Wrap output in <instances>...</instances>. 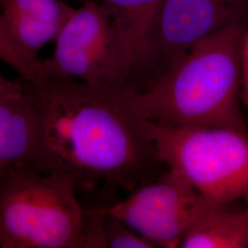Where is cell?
I'll return each instance as SVG.
<instances>
[{
  "mask_svg": "<svg viewBox=\"0 0 248 248\" xmlns=\"http://www.w3.org/2000/svg\"><path fill=\"white\" fill-rule=\"evenodd\" d=\"M113 20L132 66L128 89L142 70L155 33L164 0H98Z\"/></svg>",
  "mask_w": 248,
  "mask_h": 248,
  "instance_id": "8",
  "label": "cell"
},
{
  "mask_svg": "<svg viewBox=\"0 0 248 248\" xmlns=\"http://www.w3.org/2000/svg\"><path fill=\"white\" fill-rule=\"evenodd\" d=\"M213 206L217 205L205 200L182 174L169 169L159 179L134 188L123 201L94 209L126 223L155 248H177Z\"/></svg>",
  "mask_w": 248,
  "mask_h": 248,
  "instance_id": "6",
  "label": "cell"
},
{
  "mask_svg": "<svg viewBox=\"0 0 248 248\" xmlns=\"http://www.w3.org/2000/svg\"><path fill=\"white\" fill-rule=\"evenodd\" d=\"M2 11L63 26L75 8L62 0H1Z\"/></svg>",
  "mask_w": 248,
  "mask_h": 248,
  "instance_id": "11",
  "label": "cell"
},
{
  "mask_svg": "<svg viewBox=\"0 0 248 248\" xmlns=\"http://www.w3.org/2000/svg\"><path fill=\"white\" fill-rule=\"evenodd\" d=\"M21 80L36 122L34 147L25 166L68 176L78 191L100 183L132 191L161 164L126 88L75 79Z\"/></svg>",
  "mask_w": 248,
  "mask_h": 248,
  "instance_id": "1",
  "label": "cell"
},
{
  "mask_svg": "<svg viewBox=\"0 0 248 248\" xmlns=\"http://www.w3.org/2000/svg\"><path fill=\"white\" fill-rule=\"evenodd\" d=\"M245 204H246V205H247V207H248V201H247V202H245Z\"/></svg>",
  "mask_w": 248,
  "mask_h": 248,
  "instance_id": "17",
  "label": "cell"
},
{
  "mask_svg": "<svg viewBox=\"0 0 248 248\" xmlns=\"http://www.w3.org/2000/svg\"><path fill=\"white\" fill-rule=\"evenodd\" d=\"M247 21L206 38L139 91L127 89L133 112L170 127H224L248 133L241 109V47Z\"/></svg>",
  "mask_w": 248,
  "mask_h": 248,
  "instance_id": "2",
  "label": "cell"
},
{
  "mask_svg": "<svg viewBox=\"0 0 248 248\" xmlns=\"http://www.w3.org/2000/svg\"><path fill=\"white\" fill-rule=\"evenodd\" d=\"M146 124L160 163L182 174L205 200L217 206L248 201V133Z\"/></svg>",
  "mask_w": 248,
  "mask_h": 248,
  "instance_id": "4",
  "label": "cell"
},
{
  "mask_svg": "<svg viewBox=\"0 0 248 248\" xmlns=\"http://www.w3.org/2000/svg\"><path fill=\"white\" fill-rule=\"evenodd\" d=\"M24 83L7 79L0 75V101H11L21 98L24 95Z\"/></svg>",
  "mask_w": 248,
  "mask_h": 248,
  "instance_id": "13",
  "label": "cell"
},
{
  "mask_svg": "<svg viewBox=\"0 0 248 248\" xmlns=\"http://www.w3.org/2000/svg\"><path fill=\"white\" fill-rule=\"evenodd\" d=\"M234 205V204H233ZM213 206L198 219L181 241V248H248V209Z\"/></svg>",
  "mask_w": 248,
  "mask_h": 248,
  "instance_id": "9",
  "label": "cell"
},
{
  "mask_svg": "<svg viewBox=\"0 0 248 248\" xmlns=\"http://www.w3.org/2000/svg\"><path fill=\"white\" fill-rule=\"evenodd\" d=\"M241 99L248 106V30L241 47Z\"/></svg>",
  "mask_w": 248,
  "mask_h": 248,
  "instance_id": "14",
  "label": "cell"
},
{
  "mask_svg": "<svg viewBox=\"0 0 248 248\" xmlns=\"http://www.w3.org/2000/svg\"><path fill=\"white\" fill-rule=\"evenodd\" d=\"M99 214H101L103 217V230H104L106 248H155L150 241L145 239L140 233L132 229L126 223L116 219L112 216L105 215L102 213H99Z\"/></svg>",
  "mask_w": 248,
  "mask_h": 248,
  "instance_id": "12",
  "label": "cell"
},
{
  "mask_svg": "<svg viewBox=\"0 0 248 248\" xmlns=\"http://www.w3.org/2000/svg\"><path fill=\"white\" fill-rule=\"evenodd\" d=\"M239 1H241L248 9V0H239Z\"/></svg>",
  "mask_w": 248,
  "mask_h": 248,
  "instance_id": "16",
  "label": "cell"
},
{
  "mask_svg": "<svg viewBox=\"0 0 248 248\" xmlns=\"http://www.w3.org/2000/svg\"><path fill=\"white\" fill-rule=\"evenodd\" d=\"M35 135V116L26 90L18 99L0 101V165H28Z\"/></svg>",
  "mask_w": 248,
  "mask_h": 248,
  "instance_id": "10",
  "label": "cell"
},
{
  "mask_svg": "<svg viewBox=\"0 0 248 248\" xmlns=\"http://www.w3.org/2000/svg\"><path fill=\"white\" fill-rule=\"evenodd\" d=\"M40 78L75 79L127 88L132 66L113 20L98 0L74 9L55 39Z\"/></svg>",
  "mask_w": 248,
  "mask_h": 248,
  "instance_id": "5",
  "label": "cell"
},
{
  "mask_svg": "<svg viewBox=\"0 0 248 248\" xmlns=\"http://www.w3.org/2000/svg\"><path fill=\"white\" fill-rule=\"evenodd\" d=\"M71 177L29 166L0 179V248H81L87 211Z\"/></svg>",
  "mask_w": 248,
  "mask_h": 248,
  "instance_id": "3",
  "label": "cell"
},
{
  "mask_svg": "<svg viewBox=\"0 0 248 248\" xmlns=\"http://www.w3.org/2000/svg\"><path fill=\"white\" fill-rule=\"evenodd\" d=\"M248 19V9L239 0H164L149 53L132 90L146 88L206 38Z\"/></svg>",
  "mask_w": 248,
  "mask_h": 248,
  "instance_id": "7",
  "label": "cell"
},
{
  "mask_svg": "<svg viewBox=\"0 0 248 248\" xmlns=\"http://www.w3.org/2000/svg\"><path fill=\"white\" fill-rule=\"evenodd\" d=\"M7 166H4V165H0V179H1V177L3 176V174H4V172H5V170L7 169Z\"/></svg>",
  "mask_w": 248,
  "mask_h": 248,
  "instance_id": "15",
  "label": "cell"
}]
</instances>
